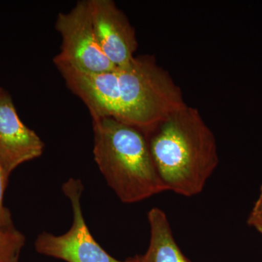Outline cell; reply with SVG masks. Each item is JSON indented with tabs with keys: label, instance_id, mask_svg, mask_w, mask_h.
<instances>
[{
	"label": "cell",
	"instance_id": "1",
	"mask_svg": "<svg viewBox=\"0 0 262 262\" xmlns=\"http://www.w3.org/2000/svg\"><path fill=\"white\" fill-rule=\"evenodd\" d=\"M145 136L166 191L200 194L218 166L219 154L214 134L198 110L187 105Z\"/></svg>",
	"mask_w": 262,
	"mask_h": 262
},
{
	"label": "cell",
	"instance_id": "2",
	"mask_svg": "<svg viewBox=\"0 0 262 262\" xmlns=\"http://www.w3.org/2000/svg\"><path fill=\"white\" fill-rule=\"evenodd\" d=\"M93 128L95 161L122 203H138L166 191L142 131L113 117L93 120Z\"/></svg>",
	"mask_w": 262,
	"mask_h": 262
},
{
	"label": "cell",
	"instance_id": "3",
	"mask_svg": "<svg viewBox=\"0 0 262 262\" xmlns=\"http://www.w3.org/2000/svg\"><path fill=\"white\" fill-rule=\"evenodd\" d=\"M117 70L120 86L117 120L144 134L187 106L182 90L154 56H134Z\"/></svg>",
	"mask_w": 262,
	"mask_h": 262
},
{
	"label": "cell",
	"instance_id": "4",
	"mask_svg": "<svg viewBox=\"0 0 262 262\" xmlns=\"http://www.w3.org/2000/svg\"><path fill=\"white\" fill-rule=\"evenodd\" d=\"M62 189L72 204V227L61 235L46 232L38 235L34 243L38 253L67 262H139L138 255L124 261L116 259L95 241L82 213L81 196L84 187L80 179H69Z\"/></svg>",
	"mask_w": 262,
	"mask_h": 262
},
{
	"label": "cell",
	"instance_id": "5",
	"mask_svg": "<svg viewBox=\"0 0 262 262\" xmlns=\"http://www.w3.org/2000/svg\"><path fill=\"white\" fill-rule=\"evenodd\" d=\"M56 29L61 34L59 53L53 59L56 63H64L93 72L115 70V65L100 48L91 20L89 0L79 1L68 13L57 16Z\"/></svg>",
	"mask_w": 262,
	"mask_h": 262
},
{
	"label": "cell",
	"instance_id": "6",
	"mask_svg": "<svg viewBox=\"0 0 262 262\" xmlns=\"http://www.w3.org/2000/svg\"><path fill=\"white\" fill-rule=\"evenodd\" d=\"M91 20L100 48L116 67L126 64L137 49L136 32L113 0H89Z\"/></svg>",
	"mask_w": 262,
	"mask_h": 262
},
{
	"label": "cell",
	"instance_id": "7",
	"mask_svg": "<svg viewBox=\"0 0 262 262\" xmlns=\"http://www.w3.org/2000/svg\"><path fill=\"white\" fill-rule=\"evenodd\" d=\"M69 89L83 101L93 120L113 117L120 112V86L117 68L93 72L64 63H56Z\"/></svg>",
	"mask_w": 262,
	"mask_h": 262
},
{
	"label": "cell",
	"instance_id": "8",
	"mask_svg": "<svg viewBox=\"0 0 262 262\" xmlns=\"http://www.w3.org/2000/svg\"><path fill=\"white\" fill-rule=\"evenodd\" d=\"M45 144L20 120L11 96L0 94V162L8 176L17 167L42 155Z\"/></svg>",
	"mask_w": 262,
	"mask_h": 262
},
{
	"label": "cell",
	"instance_id": "9",
	"mask_svg": "<svg viewBox=\"0 0 262 262\" xmlns=\"http://www.w3.org/2000/svg\"><path fill=\"white\" fill-rule=\"evenodd\" d=\"M150 241L147 251L139 262H191L174 238L166 214L158 208L148 213Z\"/></svg>",
	"mask_w": 262,
	"mask_h": 262
},
{
	"label": "cell",
	"instance_id": "10",
	"mask_svg": "<svg viewBox=\"0 0 262 262\" xmlns=\"http://www.w3.org/2000/svg\"><path fill=\"white\" fill-rule=\"evenodd\" d=\"M25 237L15 227L0 229V262H18Z\"/></svg>",
	"mask_w": 262,
	"mask_h": 262
},
{
	"label": "cell",
	"instance_id": "11",
	"mask_svg": "<svg viewBox=\"0 0 262 262\" xmlns=\"http://www.w3.org/2000/svg\"><path fill=\"white\" fill-rule=\"evenodd\" d=\"M8 178L9 176L6 173L0 162V229H8L14 227L12 221L11 213L3 204V198Z\"/></svg>",
	"mask_w": 262,
	"mask_h": 262
},
{
	"label": "cell",
	"instance_id": "12",
	"mask_svg": "<svg viewBox=\"0 0 262 262\" xmlns=\"http://www.w3.org/2000/svg\"><path fill=\"white\" fill-rule=\"evenodd\" d=\"M248 224L262 234V185L258 200L248 217Z\"/></svg>",
	"mask_w": 262,
	"mask_h": 262
},
{
	"label": "cell",
	"instance_id": "13",
	"mask_svg": "<svg viewBox=\"0 0 262 262\" xmlns=\"http://www.w3.org/2000/svg\"><path fill=\"white\" fill-rule=\"evenodd\" d=\"M3 91H4V90H3V89H2L1 87H0V94H1V93H3Z\"/></svg>",
	"mask_w": 262,
	"mask_h": 262
}]
</instances>
